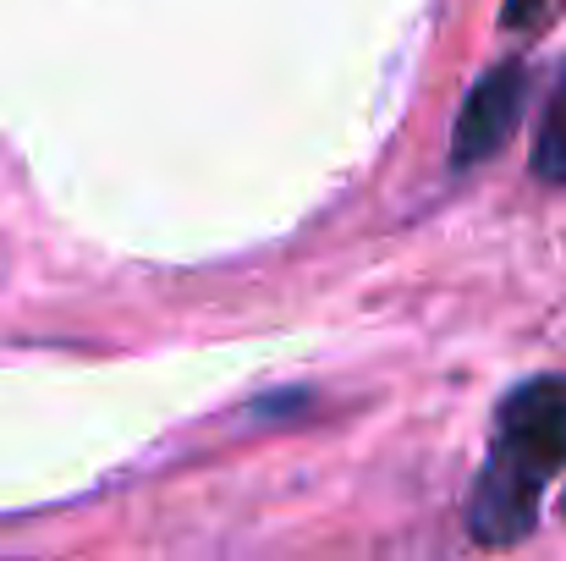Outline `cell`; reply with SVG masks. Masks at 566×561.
I'll list each match as a JSON object with an SVG mask.
<instances>
[{"instance_id": "6da1fadb", "label": "cell", "mask_w": 566, "mask_h": 561, "mask_svg": "<svg viewBox=\"0 0 566 561\" xmlns=\"http://www.w3.org/2000/svg\"><path fill=\"white\" fill-rule=\"evenodd\" d=\"M566 468V380H523L501 413L495 440L468 496V534L490 551H512L539 523V496Z\"/></svg>"}, {"instance_id": "7a4b0ae2", "label": "cell", "mask_w": 566, "mask_h": 561, "mask_svg": "<svg viewBox=\"0 0 566 561\" xmlns=\"http://www.w3.org/2000/svg\"><path fill=\"white\" fill-rule=\"evenodd\" d=\"M523 100H528V72H523V61L490 66V72L468 89V100H462V111H457V127H451V166L468 172V166L501 155L506 138H512L517 122H523Z\"/></svg>"}, {"instance_id": "3957f363", "label": "cell", "mask_w": 566, "mask_h": 561, "mask_svg": "<svg viewBox=\"0 0 566 561\" xmlns=\"http://www.w3.org/2000/svg\"><path fill=\"white\" fill-rule=\"evenodd\" d=\"M534 177L566 187V77L556 83L545 116H539V138H534Z\"/></svg>"}, {"instance_id": "277c9868", "label": "cell", "mask_w": 566, "mask_h": 561, "mask_svg": "<svg viewBox=\"0 0 566 561\" xmlns=\"http://www.w3.org/2000/svg\"><path fill=\"white\" fill-rule=\"evenodd\" d=\"M545 6H551V0H506V28H523V22H534Z\"/></svg>"}]
</instances>
